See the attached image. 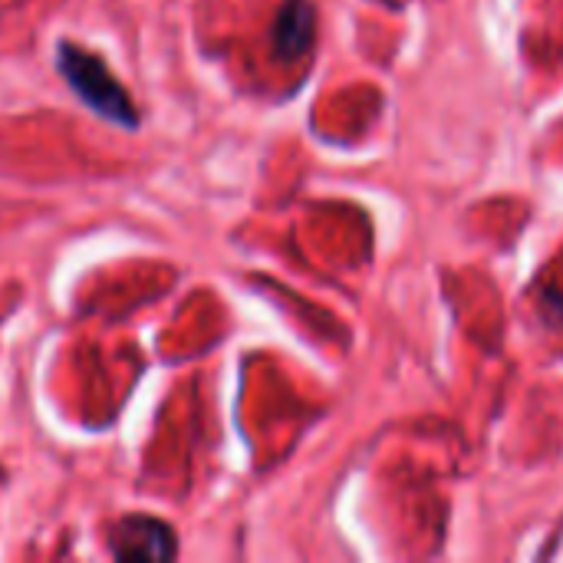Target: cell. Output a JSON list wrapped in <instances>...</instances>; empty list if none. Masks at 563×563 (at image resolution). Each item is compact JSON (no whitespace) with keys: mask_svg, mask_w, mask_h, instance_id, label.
Instances as JSON below:
<instances>
[{"mask_svg":"<svg viewBox=\"0 0 563 563\" xmlns=\"http://www.w3.org/2000/svg\"><path fill=\"white\" fill-rule=\"evenodd\" d=\"M109 554L115 561H175L178 558V538L175 531L152 518V515H129L109 528Z\"/></svg>","mask_w":563,"mask_h":563,"instance_id":"cell-2","label":"cell"},{"mask_svg":"<svg viewBox=\"0 0 563 563\" xmlns=\"http://www.w3.org/2000/svg\"><path fill=\"white\" fill-rule=\"evenodd\" d=\"M56 69L66 79V86L73 89V96L92 109L99 119L135 132L139 129V106L132 102V96L125 92V86L112 76V69L106 66L102 56L89 53L86 46L73 43V40H59L56 43Z\"/></svg>","mask_w":563,"mask_h":563,"instance_id":"cell-1","label":"cell"},{"mask_svg":"<svg viewBox=\"0 0 563 563\" xmlns=\"http://www.w3.org/2000/svg\"><path fill=\"white\" fill-rule=\"evenodd\" d=\"M313 26H317V16H313V3L310 0H284L277 16H274V53L290 63L297 56H303L313 43Z\"/></svg>","mask_w":563,"mask_h":563,"instance_id":"cell-3","label":"cell"}]
</instances>
